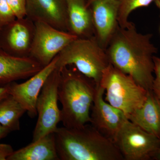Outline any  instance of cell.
I'll list each match as a JSON object with an SVG mask.
<instances>
[{"label": "cell", "mask_w": 160, "mask_h": 160, "mask_svg": "<svg viewBox=\"0 0 160 160\" xmlns=\"http://www.w3.org/2000/svg\"><path fill=\"white\" fill-rule=\"evenodd\" d=\"M152 38L151 34L139 32L134 24L127 28L119 26L106 49L109 64L148 91H152L153 58L158 52Z\"/></svg>", "instance_id": "cell-1"}, {"label": "cell", "mask_w": 160, "mask_h": 160, "mask_svg": "<svg viewBox=\"0 0 160 160\" xmlns=\"http://www.w3.org/2000/svg\"><path fill=\"white\" fill-rule=\"evenodd\" d=\"M54 133L60 160H124L114 142L92 125L58 127Z\"/></svg>", "instance_id": "cell-2"}, {"label": "cell", "mask_w": 160, "mask_h": 160, "mask_svg": "<svg viewBox=\"0 0 160 160\" xmlns=\"http://www.w3.org/2000/svg\"><path fill=\"white\" fill-rule=\"evenodd\" d=\"M58 98L62 104L61 120L64 127L78 128L91 122L90 111L96 84L75 67L60 70Z\"/></svg>", "instance_id": "cell-3"}, {"label": "cell", "mask_w": 160, "mask_h": 160, "mask_svg": "<svg viewBox=\"0 0 160 160\" xmlns=\"http://www.w3.org/2000/svg\"><path fill=\"white\" fill-rule=\"evenodd\" d=\"M109 64L106 49L92 36L78 38L69 43L57 56L56 68L61 70L73 66L99 85L103 71Z\"/></svg>", "instance_id": "cell-4"}, {"label": "cell", "mask_w": 160, "mask_h": 160, "mask_svg": "<svg viewBox=\"0 0 160 160\" xmlns=\"http://www.w3.org/2000/svg\"><path fill=\"white\" fill-rule=\"evenodd\" d=\"M100 85L105 89V101L123 111L127 118L142 107L149 92L110 64L103 71Z\"/></svg>", "instance_id": "cell-5"}, {"label": "cell", "mask_w": 160, "mask_h": 160, "mask_svg": "<svg viewBox=\"0 0 160 160\" xmlns=\"http://www.w3.org/2000/svg\"><path fill=\"white\" fill-rule=\"evenodd\" d=\"M61 71L55 68L43 86L37 102L38 118L33 132L32 142L54 132L61 122V109L58 106V88Z\"/></svg>", "instance_id": "cell-6"}, {"label": "cell", "mask_w": 160, "mask_h": 160, "mask_svg": "<svg viewBox=\"0 0 160 160\" xmlns=\"http://www.w3.org/2000/svg\"><path fill=\"white\" fill-rule=\"evenodd\" d=\"M124 160H148L160 148V139L127 120L114 140Z\"/></svg>", "instance_id": "cell-7"}, {"label": "cell", "mask_w": 160, "mask_h": 160, "mask_svg": "<svg viewBox=\"0 0 160 160\" xmlns=\"http://www.w3.org/2000/svg\"><path fill=\"white\" fill-rule=\"evenodd\" d=\"M35 32L29 57L43 67L52 62L77 37L56 29L42 21L34 22Z\"/></svg>", "instance_id": "cell-8"}, {"label": "cell", "mask_w": 160, "mask_h": 160, "mask_svg": "<svg viewBox=\"0 0 160 160\" xmlns=\"http://www.w3.org/2000/svg\"><path fill=\"white\" fill-rule=\"evenodd\" d=\"M35 32L33 21L27 17L18 19L0 33V48L13 56L29 57Z\"/></svg>", "instance_id": "cell-9"}, {"label": "cell", "mask_w": 160, "mask_h": 160, "mask_svg": "<svg viewBox=\"0 0 160 160\" xmlns=\"http://www.w3.org/2000/svg\"><path fill=\"white\" fill-rule=\"evenodd\" d=\"M105 92L100 84L96 85L90 123L101 133L114 142L118 132L128 119L123 111L105 101L103 98Z\"/></svg>", "instance_id": "cell-10"}, {"label": "cell", "mask_w": 160, "mask_h": 160, "mask_svg": "<svg viewBox=\"0 0 160 160\" xmlns=\"http://www.w3.org/2000/svg\"><path fill=\"white\" fill-rule=\"evenodd\" d=\"M88 5L91 10L95 37L100 46L106 49L119 27V1L93 0Z\"/></svg>", "instance_id": "cell-11"}, {"label": "cell", "mask_w": 160, "mask_h": 160, "mask_svg": "<svg viewBox=\"0 0 160 160\" xmlns=\"http://www.w3.org/2000/svg\"><path fill=\"white\" fill-rule=\"evenodd\" d=\"M56 57L50 64L24 82L18 84L14 82L8 84L9 94L26 109L32 118L38 115V98L46 80L56 68Z\"/></svg>", "instance_id": "cell-12"}, {"label": "cell", "mask_w": 160, "mask_h": 160, "mask_svg": "<svg viewBox=\"0 0 160 160\" xmlns=\"http://www.w3.org/2000/svg\"><path fill=\"white\" fill-rule=\"evenodd\" d=\"M26 17L68 32L66 0H26Z\"/></svg>", "instance_id": "cell-13"}, {"label": "cell", "mask_w": 160, "mask_h": 160, "mask_svg": "<svg viewBox=\"0 0 160 160\" xmlns=\"http://www.w3.org/2000/svg\"><path fill=\"white\" fill-rule=\"evenodd\" d=\"M43 68L30 57H16L0 48V86L30 78Z\"/></svg>", "instance_id": "cell-14"}, {"label": "cell", "mask_w": 160, "mask_h": 160, "mask_svg": "<svg viewBox=\"0 0 160 160\" xmlns=\"http://www.w3.org/2000/svg\"><path fill=\"white\" fill-rule=\"evenodd\" d=\"M68 32L78 38L94 36L92 15L86 0H66Z\"/></svg>", "instance_id": "cell-15"}, {"label": "cell", "mask_w": 160, "mask_h": 160, "mask_svg": "<svg viewBox=\"0 0 160 160\" xmlns=\"http://www.w3.org/2000/svg\"><path fill=\"white\" fill-rule=\"evenodd\" d=\"M128 119L143 130L160 139V102L152 91H149L142 107L129 115Z\"/></svg>", "instance_id": "cell-16"}, {"label": "cell", "mask_w": 160, "mask_h": 160, "mask_svg": "<svg viewBox=\"0 0 160 160\" xmlns=\"http://www.w3.org/2000/svg\"><path fill=\"white\" fill-rule=\"evenodd\" d=\"M7 160H60L57 152L54 132L13 151Z\"/></svg>", "instance_id": "cell-17"}, {"label": "cell", "mask_w": 160, "mask_h": 160, "mask_svg": "<svg viewBox=\"0 0 160 160\" xmlns=\"http://www.w3.org/2000/svg\"><path fill=\"white\" fill-rule=\"evenodd\" d=\"M26 109L11 95L0 100V124L10 131L20 129V119Z\"/></svg>", "instance_id": "cell-18"}, {"label": "cell", "mask_w": 160, "mask_h": 160, "mask_svg": "<svg viewBox=\"0 0 160 160\" xmlns=\"http://www.w3.org/2000/svg\"><path fill=\"white\" fill-rule=\"evenodd\" d=\"M155 0H119V9L118 15V22L121 28H129L133 23L129 21V15L134 10L147 7Z\"/></svg>", "instance_id": "cell-19"}, {"label": "cell", "mask_w": 160, "mask_h": 160, "mask_svg": "<svg viewBox=\"0 0 160 160\" xmlns=\"http://www.w3.org/2000/svg\"><path fill=\"white\" fill-rule=\"evenodd\" d=\"M16 19L14 12L6 0H0V27L3 28Z\"/></svg>", "instance_id": "cell-20"}, {"label": "cell", "mask_w": 160, "mask_h": 160, "mask_svg": "<svg viewBox=\"0 0 160 160\" xmlns=\"http://www.w3.org/2000/svg\"><path fill=\"white\" fill-rule=\"evenodd\" d=\"M154 77L152 86V92L160 101V58L154 56Z\"/></svg>", "instance_id": "cell-21"}, {"label": "cell", "mask_w": 160, "mask_h": 160, "mask_svg": "<svg viewBox=\"0 0 160 160\" xmlns=\"http://www.w3.org/2000/svg\"><path fill=\"white\" fill-rule=\"evenodd\" d=\"M17 18L26 17V0H6Z\"/></svg>", "instance_id": "cell-22"}, {"label": "cell", "mask_w": 160, "mask_h": 160, "mask_svg": "<svg viewBox=\"0 0 160 160\" xmlns=\"http://www.w3.org/2000/svg\"><path fill=\"white\" fill-rule=\"evenodd\" d=\"M13 151L10 145L0 144V160H7L8 158Z\"/></svg>", "instance_id": "cell-23"}, {"label": "cell", "mask_w": 160, "mask_h": 160, "mask_svg": "<svg viewBox=\"0 0 160 160\" xmlns=\"http://www.w3.org/2000/svg\"><path fill=\"white\" fill-rule=\"evenodd\" d=\"M9 86H0V100L9 95Z\"/></svg>", "instance_id": "cell-24"}, {"label": "cell", "mask_w": 160, "mask_h": 160, "mask_svg": "<svg viewBox=\"0 0 160 160\" xmlns=\"http://www.w3.org/2000/svg\"><path fill=\"white\" fill-rule=\"evenodd\" d=\"M10 132L11 131L9 129L0 124V140L6 137Z\"/></svg>", "instance_id": "cell-25"}, {"label": "cell", "mask_w": 160, "mask_h": 160, "mask_svg": "<svg viewBox=\"0 0 160 160\" xmlns=\"http://www.w3.org/2000/svg\"><path fill=\"white\" fill-rule=\"evenodd\" d=\"M152 160H160V148L153 154Z\"/></svg>", "instance_id": "cell-26"}, {"label": "cell", "mask_w": 160, "mask_h": 160, "mask_svg": "<svg viewBox=\"0 0 160 160\" xmlns=\"http://www.w3.org/2000/svg\"><path fill=\"white\" fill-rule=\"evenodd\" d=\"M154 2L156 6L157 7L159 11L160 17V0H155Z\"/></svg>", "instance_id": "cell-27"}, {"label": "cell", "mask_w": 160, "mask_h": 160, "mask_svg": "<svg viewBox=\"0 0 160 160\" xmlns=\"http://www.w3.org/2000/svg\"><path fill=\"white\" fill-rule=\"evenodd\" d=\"M2 27H0V33H1V30H2Z\"/></svg>", "instance_id": "cell-28"}, {"label": "cell", "mask_w": 160, "mask_h": 160, "mask_svg": "<svg viewBox=\"0 0 160 160\" xmlns=\"http://www.w3.org/2000/svg\"><path fill=\"white\" fill-rule=\"evenodd\" d=\"M92 1H93V0H91V1H90V2H88V4H89V3H90V2H92Z\"/></svg>", "instance_id": "cell-29"}, {"label": "cell", "mask_w": 160, "mask_h": 160, "mask_svg": "<svg viewBox=\"0 0 160 160\" xmlns=\"http://www.w3.org/2000/svg\"><path fill=\"white\" fill-rule=\"evenodd\" d=\"M91 1V0H88V2H90V1Z\"/></svg>", "instance_id": "cell-30"}, {"label": "cell", "mask_w": 160, "mask_h": 160, "mask_svg": "<svg viewBox=\"0 0 160 160\" xmlns=\"http://www.w3.org/2000/svg\"></svg>", "instance_id": "cell-31"}, {"label": "cell", "mask_w": 160, "mask_h": 160, "mask_svg": "<svg viewBox=\"0 0 160 160\" xmlns=\"http://www.w3.org/2000/svg\"><path fill=\"white\" fill-rule=\"evenodd\" d=\"M159 102H160V100H159Z\"/></svg>", "instance_id": "cell-32"}]
</instances>
